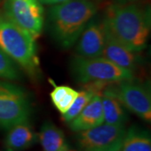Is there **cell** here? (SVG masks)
I'll return each mask as SVG.
<instances>
[{"instance_id": "obj_1", "label": "cell", "mask_w": 151, "mask_h": 151, "mask_svg": "<svg viewBox=\"0 0 151 151\" xmlns=\"http://www.w3.org/2000/svg\"><path fill=\"white\" fill-rule=\"evenodd\" d=\"M104 29L133 52L145 48L150 30L147 12L134 4L118 3L108 6L103 16Z\"/></svg>"}, {"instance_id": "obj_2", "label": "cell", "mask_w": 151, "mask_h": 151, "mask_svg": "<svg viewBox=\"0 0 151 151\" xmlns=\"http://www.w3.org/2000/svg\"><path fill=\"white\" fill-rule=\"evenodd\" d=\"M97 12L92 0H69L52 5L47 16L49 32L60 46L70 48Z\"/></svg>"}, {"instance_id": "obj_3", "label": "cell", "mask_w": 151, "mask_h": 151, "mask_svg": "<svg viewBox=\"0 0 151 151\" xmlns=\"http://www.w3.org/2000/svg\"><path fill=\"white\" fill-rule=\"evenodd\" d=\"M0 48L32 79L40 74L35 40L0 13Z\"/></svg>"}, {"instance_id": "obj_4", "label": "cell", "mask_w": 151, "mask_h": 151, "mask_svg": "<svg viewBox=\"0 0 151 151\" xmlns=\"http://www.w3.org/2000/svg\"><path fill=\"white\" fill-rule=\"evenodd\" d=\"M70 68L74 79L81 84L91 82L113 84L132 80L134 77L133 71L115 65L103 56L85 58L76 55L70 61Z\"/></svg>"}, {"instance_id": "obj_5", "label": "cell", "mask_w": 151, "mask_h": 151, "mask_svg": "<svg viewBox=\"0 0 151 151\" xmlns=\"http://www.w3.org/2000/svg\"><path fill=\"white\" fill-rule=\"evenodd\" d=\"M32 108L27 92L16 84L0 79V129L29 121Z\"/></svg>"}, {"instance_id": "obj_6", "label": "cell", "mask_w": 151, "mask_h": 151, "mask_svg": "<svg viewBox=\"0 0 151 151\" xmlns=\"http://www.w3.org/2000/svg\"><path fill=\"white\" fill-rule=\"evenodd\" d=\"M3 14L35 40L41 35L45 9L39 0H6Z\"/></svg>"}, {"instance_id": "obj_7", "label": "cell", "mask_w": 151, "mask_h": 151, "mask_svg": "<svg viewBox=\"0 0 151 151\" xmlns=\"http://www.w3.org/2000/svg\"><path fill=\"white\" fill-rule=\"evenodd\" d=\"M126 131L125 125L103 123L92 129L78 132L76 146L79 151H119Z\"/></svg>"}, {"instance_id": "obj_8", "label": "cell", "mask_w": 151, "mask_h": 151, "mask_svg": "<svg viewBox=\"0 0 151 151\" xmlns=\"http://www.w3.org/2000/svg\"><path fill=\"white\" fill-rule=\"evenodd\" d=\"M108 86L124 108L146 122H150L151 97L146 86L134 79L113 83Z\"/></svg>"}, {"instance_id": "obj_9", "label": "cell", "mask_w": 151, "mask_h": 151, "mask_svg": "<svg viewBox=\"0 0 151 151\" xmlns=\"http://www.w3.org/2000/svg\"><path fill=\"white\" fill-rule=\"evenodd\" d=\"M76 48L77 55L85 58L102 56L105 43V31L103 22L94 17L89 21L78 39Z\"/></svg>"}, {"instance_id": "obj_10", "label": "cell", "mask_w": 151, "mask_h": 151, "mask_svg": "<svg viewBox=\"0 0 151 151\" xmlns=\"http://www.w3.org/2000/svg\"><path fill=\"white\" fill-rule=\"evenodd\" d=\"M105 31V43L103 51V58L110 60L115 65L134 72L140 63V59L136 52H133L116 40L109 33Z\"/></svg>"}, {"instance_id": "obj_11", "label": "cell", "mask_w": 151, "mask_h": 151, "mask_svg": "<svg viewBox=\"0 0 151 151\" xmlns=\"http://www.w3.org/2000/svg\"><path fill=\"white\" fill-rule=\"evenodd\" d=\"M101 94L93 96L81 113L67 124L70 130L78 133L103 124L104 119Z\"/></svg>"}, {"instance_id": "obj_12", "label": "cell", "mask_w": 151, "mask_h": 151, "mask_svg": "<svg viewBox=\"0 0 151 151\" xmlns=\"http://www.w3.org/2000/svg\"><path fill=\"white\" fill-rule=\"evenodd\" d=\"M39 140L38 134L29 121L15 124L8 129L4 145L7 151H23L35 145Z\"/></svg>"}, {"instance_id": "obj_13", "label": "cell", "mask_w": 151, "mask_h": 151, "mask_svg": "<svg viewBox=\"0 0 151 151\" xmlns=\"http://www.w3.org/2000/svg\"><path fill=\"white\" fill-rule=\"evenodd\" d=\"M38 137L43 151H71L64 132L50 121L42 124Z\"/></svg>"}, {"instance_id": "obj_14", "label": "cell", "mask_w": 151, "mask_h": 151, "mask_svg": "<svg viewBox=\"0 0 151 151\" xmlns=\"http://www.w3.org/2000/svg\"><path fill=\"white\" fill-rule=\"evenodd\" d=\"M104 122L108 124L125 125L129 120L124 106L107 86L101 94Z\"/></svg>"}, {"instance_id": "obj_15", "label": "cell", "mask_w": 151, "mask_h": 151, "mask_svg": "<svg viewBox=\"0 0 151 151\" xmlns=\"http://www.w3.org/2000/svg\"><path fill=\"white\" fill-rule=\"evenodd\" d=\"M119 151H151V138L147 130L132 126L126 131Z\"/></svg>"}, {"instance_id": "obj_16", "label": "cell", "mask_w": 151, "mask_h": 151, "mask_svg": "<svg viewBox=\"0 0 151 151\" xmlns=\"http://www.w3.org/2000/svg\"><path fill=\"white\" fill-rule=\"evenodd\" d=\"M50 82L53 86V90L50 94L51 102L55 108L63 114L71 107L79 92L69 86H57L50 79Z\"/></svg>"}, {"instance_id": "obj_17", "label": "cell", "mask_w": 151, "mask_h": 151, "mask_svg": "<svg viewBox=\"0 0 151 151\" xmlns=\"http://www.w3.org/2000/svg\"><path fill=\"white\" fill-rule=\"evenodd\" d=\"M21 78V69L19 66L0 48V79L19 81Z\"/></svg>"}, {"instance_id": "obj_18", "label": "cell", "mask_w": 151, "mask_h": 151, "mask_svg": "<svg viewBox=\"0 0 151 151\" xmlns=\"http://www.w3.org/2000/svg\"><path fill=\"white\" fill-rule=\"evenodd\" d=\"M42 4H46V5H55V4H61L69 0H39Z\"/></svg>"}, {"instance_id": "obj_19", "label": "cell", "mask_w": 151, "mask_h": 151, "mask_svg": "<svg viewBox=\"0 0 151 151\" xmlns=\"http://www.w3.org/2000/svg\"><path fill=\"white\" fill-rule=\"evenodd\" d=\"M133 1H137V0H125V3H128V2H133Z\"/></svg>"}, {"instance_id": "obj_20", "label": "cell", "mask_w": 151, "mask_h": 151, "mask_svg": "<svg viewBox=\"0 0 151 151\" xmlns=\"http://www.w3.org/2000/svg\"><path fill=\"white\" fill-rule=\"evenodd\" d=\"M119 3H125V0H118Z\"/></svg>"}]
</instances>
